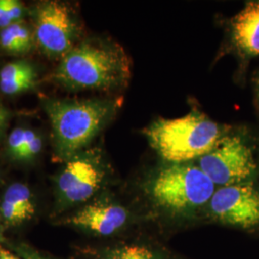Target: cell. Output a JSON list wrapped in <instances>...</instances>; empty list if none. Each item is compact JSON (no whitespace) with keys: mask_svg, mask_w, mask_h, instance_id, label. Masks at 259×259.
I'll return each instance as SVG.
<instances>
[{"mask_svg":"<svg viewBox=\"0 0 259 259\" xmlns=\"http://www.w3.org/2000/svg\"><path fill=\"white\" fill-rule=\"evenodd\" d=\"M257 91H258V96H259V78H258V81H257Z\"/></svg>","mask_w":259,"mask_h":259,"instance_id":"cell-20","label":"cell"},{"mask_svg":"<svg viewBox=\"0 0 259 259\" xmlns=\"http://www.w3.org/2000/svg\"><path fill=\"white\" fill-rule=\"evenodd\" d=\"M151 146L170 163H186L207 154L224 136L219 124L203 113L158 119L145 131Z\"/></svg>","mask_w":259,"mask_h":259,"instance_id":"cell-3","label":"cell"},{"mask_svg":"<svg viewBox=\"0 0 259 259\" xmlns=\"http://www.w3.org/2000/svg\"><path fill=\"white\" fill-rule=\"evenodd\" d=\"M34 38L41 51L50 57H65L76 46L79 27L67 5L46 1L34 12Z\"/></svg>","mask_w":259,"mask_h":259,"instance_id":"cell-6","label":"cell"},{"mask_svg":"<svg viewBox=\"0 0 259 259\" xmlns=\"http://www.w3.org/2000/svg\"><path fill=\"white\" fill-rule=\"evenodd\" d=\"M109 259H157L151 250L142 246H125L111 252Z\"/></svg>","mask_w":259,"mask_h":259,"instance_id":"cell-15","label":"cell"},{"mask_svg":"<svg viewBox=\"0 0 259 259\" xmlns=\"http://www.w3.org/2000/svg\"><path fill=\"white\" fill-rule=\"evenodd\" d=\"M104 171L99 157L78 154L67 160L58 179V189L66 204L89 200L101 186Z\"/></svg>","mask_w":259,"mask_h":259,"instance_id":"cell-8","label":"cell"},{"mask_svg":"<svg viewBox=\"0 0 259 259\" xmlns=\"http://www.w3.org/2000/svg\"><path fill=\"white\" fill-rule=\"evenodd\" d=\"M232 38L244 54L259 55V1H251L233 18Z\"/></svg>","mask_w":259,"mask_h":259,"instance_id":"cell-10","label":"cell"},{"mask_svg":"<svg viewBox=\"0 0 259 259\" xmlns=\"http://www.w3.org/2000/svg\"><path fill=\"white\" fill-rule=\"evenodd\" d=\"M34 45V34L22 20L13 23L0 32V48L8 54H27L33 49Z\"/></svg>","mask_w":259,"mask_h":259,"instance_id":"cell-13","label":"cell"},{"mask_svg":"<svg viewBox=\"0 0 259 259\" xmlns=\"http://www.w3.org/2000/svg\"><path fill=\"white\" fill-rule=\"evenodd\" d=\"M10 119V111L0 104V136L6 128Z\"/></svg>","mask_w":259,"mask_h":259,"instance_id":"cell-18","label":"cell"},{"mask_svg":"<svg viewBox=\"0 0 259 259\" xmlns=\"http://www.w3.org/2000/svg\"><path fill=\"white\" fill-rule=\"evenodd\" d=\"M42 149V139L36 132L30 130L27 143L25 144L19 160H30L31 158L36 157L41 152Z\"/></svg>","mask_w":259,"mask_h":259,"instance_id":"cell-17","label":"cell"},{"mask_svg":"<svg viewBox=\"0 0 259 259\" xmlns=\"http://www.w3.org/2000/svg\"><path fill=\"white\" fill-rule=\"evenodd\" d=\"M199 167L214 185L222 187L246 183L255 172L256 163L251 149L240 136L224 135L199 158Z\"/></svg>","mask_w":259,"mask_h":259,"instance_id":"cell-5","label":"cell"},{"mask_svg":"<svg viewBox=\"0 0 259 259\" xmlns=\"http://www.w3.org/2000/svg\"><path fill=\"white\" fill-rule=\"evenodd\" d=\"M208 204L213 218L223 224L243 229L259 224V190L250 183L220 187Z\"/></svg>","mask_w":259,"mask_h":259,"instance_id":"cell-7","label":"cell"},{"mask_svg":"<svg viewBox=\"0 0 259 259\" xmlns=\"http://www.w3.org/2000/svg\"><path fill=\"white\" fill-rule=\"evenodd\" d=\"M128 211L119 204L94 203L83 206L66 222L100 235H110L126 224Z\"/></svg>","mask_w":259,"mask_h":259,"instance_id":"cell-9","label":"cell"},{"mask_svg":"<svg viewBox=\"0 0 259 259\" xmlns=\"http://www.w3.org/2000/svg\"><path fill=\"white\" fill-rule=\"evenodd\" d=\"M0 213L5 222L11 225H18L32 218L35 205L27 185L19 183L10 185L3 196Z\"/></svg>","mask_w":259,"mask_h":259,"instance_id":"cell-11","label":"cell"},{"mask_svg":"<svg viewBox=\"0 0 259 259\" xmlns=\"http://www.w3.org/2000/svg\"><path fill=\"white\" fill-rule=\"evenodd\" d=\"M149 191L160 207L185 215L209 203L215 185L199 166L188 162L170 163L153 178Z\"/></svg>","mask_w":259,"mask_h":259,"instance_id":"cell-4","label":"cell"},{"mask_svg":"<svg viewBox=\"0 0 259 259\" xmlns=\"http://www.w3.org/2000/svg\"><path fill=\"white\" fill-rule=\"evenodd\" d=\"M30 130L24 128H17L13 130L8 138V152L11 157L19 159V156L27 143Z\"/></svg>","mask_w":259,"mask_h":259,"instance_id":"cell-16","label":"cell"},{"mask_svg":"<svg viewBox=\"0 0 259 259\" xmlns=\"http://www.w3.org/2000/svg\"><path fill=\"white\" fill-rule=\"evenodd\" d=\"M0 259H19L15 257L14 255H12L9 251L0 249Z\"/></svg>","mask_w":259,"mask_h":259,"instance_id":"cell-19","label":"cell"},{"mask_svg":"<svg viewBox=\"0 0 259 259\" xmlns=\"http://www.w3.org/2000/svg\"><path fill=\"white\" fill-rule=\"evenodd\" d=\"M108 100H49L44 104L56 154L70 159L93 140L116 111Z\"/></svg>","mask_w":259,"mask_h":259,"instance_id":"cell-2","label":"cell"},{"mask_svg":"<svg viewBox=\"0 0 259 259\" xmlns=\"http://www.w3.org/2000/svg\"><path fill=\"white\" fill-rule=\"evenodd\" d=\"M52 77L69 90L111 91L128 83L131 62L118 45L89 39L76 45L62 59Z\"/></svg>","mask_w":259,"mask_h":259,"instance_id":"cell-1","label":"cell"},{"mask_svg":"<svg viewBox=\"0 0 259 259\" xmlns=\"http://www.w3.org/2000/svg\"><path fill=\"white\" fill-rule=\"evenodd\" d=\"M25 14L23 5L17 0H0V28L21 21Z\"/></svg>","mask_w":259,"mask_h":259,"instance_id":"cell-14","label":"cell"},{"mask_svg":"<svg viewBox=\"0 0 259 259\" xmlns=\"http://www.w3.org/2000/svg\"><path fill=\"white\" fill-rule=\"evenodd\" d=\"M37 81V71L26 61H15L0 70V91L7 95H17L32 90Z\"/></svg>","mask_w":259,"mask_h":259,"instance_id":"cell-12","label":"cell"}]
</instances>
